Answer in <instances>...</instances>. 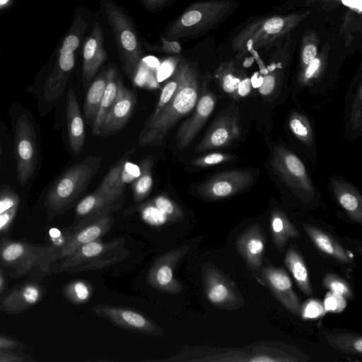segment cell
Here are the masks:
<instances>
[{"label":"cell","instance_id":"6da1fadb","mask_svg":"<svg viewBox=\"0 0 362 362\" xmlns=\"http://www.w3.org/2000/svg\"><path fill=\"white\" fill-rule=\"evenodd\" d=\"M88 25V17L83 13H78L74 16L51 71L43 79H39L28 88V93L36 98L40 116H47L65 94L69 76L75 65V52L83 40Z\"/></svg>","mask_w":362,"mask_h":362},{"label":"cell","instance_id":"7a4b0ae2","mask_svg":"<svg viewBox=\"0 0 362 362\" xmlns=\"http://www.w3.org/2000/svg\"><path fill=\"white\" fill-rule=\"evenodd\" d=\"M8 115L18 182L30 192L42 162L40 128L30 110L20 103L11 105Z\"/></svg>","mask_w":362,"mask_h":362},{"label":"cell","instance_id":"3957f363","mask_svg":"<svg viewBox=\"0 0 362 362\" xmlns=\"http://www.w3.org/2000/svg\"><path fill=\"white\" fill-rule=\"evenodd\" d=\"M177 65L180 70L179 86L155 120L141 131L140 146L161 145L178 121L196 105L200 91L198 74L186 59H180Z\"/></svg>","mask_w":362,"mask_h":362},{"label":"cell","instance_id":"277c9868","mask_svg":"<svg viewBox=\"0 0 362 362\" xmlns=\"http://www.w3.org/2000/svg\"><path fill=\"white\" fill-rule=\"evenodd\" d=\"M101 163L100 156L88 155L64 169L49 182L42 195L49 221L65 212L86 192Z\"/></svg>","mask_w":362,"mask_h":362},{"label":"cell","instance_id":"5b68a950","mask_svg":"<svg viewBox=\"0 0 362 362\" xmlns=\"http://www.w3.org/2000/svg\"><path fill=\"white\" fill-rule=\"evenodd\" d=\"M100 5L112 28L122 69L133 79L144 53L142 37L132 18L115 0H100Z\"/></svg>","mask_w":362,"mask_h":362},{"label":"cell","instance_id":"8992f818","mask_svg":"<svg viewBox=\"0 0 362 362\" xmlns=\"http://www.w3.org/2000/svg\"><path fill=\"white\" fill-rule=\"evenodd\" d=\"M270 149L272 171L283 184L303 201L313 197L315 186L298 156L283 144H271Z\"/></svg>","mask_w":362,"mask_h":362},{"label":"cell","instance_id":"52a82bcc","mask_svg":"<svg viewBox=\"0 0 362 362\" xmlns=\"http://www.w3.org/2000/svg\"><path fill=\"white\" fill-rule=\"evenodd\" d=\"M257 172L255 169H234L222 171L195 183V194L202 199L216 201L239 194L255 182Z\"/></svg>","mask_w":362,"mask_h":362},{"label":"cell","instance_id":"ba28073f","mask_svg":"<svg viewBox=\"0 0 362 362\" xmlns=\"http://www.w3.org/2000/svg\"><path fill=\"white\" fill-rule=\"evenodd\" d=\"M59 250L55 246L42 247L3 239L0 245V262L4 267L14 269L18 275L38 265L42 272H47L52 257Z\"/></svg>","mask_w":362,"mask_h":362},{"label":"cell","instance_id":"9c48e42d","mask_svg":"<svg viewBox=\"0 0 362 362\" xmlns=\"http://www.w3.org/2000/svg\"><path fill=\"white\" fill-rule=\"evenodd\" d=\"M241 127L238 110L233 106L220 112L195 147L202 153L227 147L240 139Z\"/></svg>","mask_w":362,"mask_h":362},{"label":"cell","instance_id":"30bf717a","mask_svg":"<svg viewBox=\"0 0 362 362\" xmlns=\"http://www.w3.org/2000/svg\"><path fill=\"white\" fill-rule=\"evenodd\" d=\"M124 194L125 192H107L95 189L93 193L82 198L75 208L76 221L72 231L121 209Z\"/></svg>","mask_w":362,"mask_h":362},{"label":"cell","instance_id":"8fae6325","mask_svg":"<svg viewBox=\"0 0 362 362\" xmlns=\"http://www.w3.org/2000/svg\"><path fill=\"white\" fill-rule=\"evenodd\" d=\"M216 101V95L209 88L208 81H203L192 115L177 131L175 141L178 150L185 149L192 143L213 112Z\"/></svg>","mask_w":362,"mask_h":362},{"label":"cell","instance_id":"7c38bea8","mask_svg":"<svg viewBox=\"0 0 362 362\" xmlns=\"http://www.w3.org/2000/svg\"><path fill=\"white\" fill-rule=\"evenodd\" d=\"M189 250L188 245L170 250L152 264L147 275L148 284L154 289L169 293H179L183 287L175 278L174 269Z\"/></svg>","mask_w":362,"mask_h":362},{"label":"cell","instance_id":"4fadbf2b","mask_svg":"<svg viewBox=\"0 0 362 362\" xmlns=\"http://www.w3.org/2000/svg\"><path fill=\"white\" fill-rule=\"evenodd\" d=\"M91 310L98 317L108 320L122 329L151 336L163 334L159 325L135 310L106 304H98Z\"/></svg>","mask_w":362,"mask_h":362},{"label":"cell","instance_id":"5bb4252c","mask_svg":"<svg viewBox=\"0 0 362 362\" xmlns=\"http://www.w3.org/2000/svg\"><path fill=\"white\" fill-rule=\"evenodd\" d=\"M202 281L205 296L214 306L226 309L238 305L239 299L232 283L215 266H203Z\"/></svg>","mask_w":362,"mask_h":362},{"label":"cell","instance_id":"9a60e30c","mask_svg":"<svg viewBox=\"0 0 362 362\" xmlns=\"http://www.w3.org/2000/svg\"><path fill=\"white\" fill-rule=\"evenodd\" d=\"M136 103L134 93L121 81L116 100L106 115L99 136L107 137L118 133L132 116Z\"/></svg>","mask_w":362,"mask_h":362},{"label":"cell","instance_id":"2e32d148","mask_svg":"<svg viewBox=\"0 0 362 362\" xmlns=\"http://www.w3.org/2000/svg\"><path fill=\"white\" fill-rule=\"evenodd\" d=\"M103 42L102 28L98 23H95L83 46L82 81L85 88L107 59Z\"/></svg>","mask_w":362,"mask_h":362},{"label":"cell","instance_id":"e0dca14e","mask_svg":"<svg viewBox=\"0 0 362 362\" xmlns=\"http://www.w3.org/2000/svg\"><path fill=\"white\" fill-rule=\"evenodd\" d=\"M65 98V128L68 147L74 156L83 148L86 134L83 117L74 90L69 88Z\"/></svg>","mask_w":362,"mask_h":362},{"label":"cell","instance_id":"ac0fdd59","mask_svg":"<svg viewBox=\"0 0 362 362\" xmlns=\"http://www.w3.org/2000/svg\"><path fill=\"white\" fill-rule=\"evenodd\" d=\"M262 276L281 304L292 314L300 315V300L293 290L291 280L286 271L268 266L263 268Z\"/></svg>","mask_w":362,"mask_h":362},{"label":"cell","instance_id":"d6986e66","mask_svg":"<svg viewBox=\"0 0 362 362\" xmlns=\"http://www.w3.org/2000/svg\"><path fill=\"white\" fill-rule=\"evenodd\" d=\"M113 223L112 216L108 214L76 231H72L67 243L52 257L51 262L64 259L81 245L99 239L111 229Z\"/></svg>","mask_w":362,"mask_h":362},{"label":"cell","instance_id":"ffe728a7","mask_svg":"<svg viewBox=\"0 0 362 362\" xmlns=\"http://www.w3.org/2000/svg\"><path fill=\"white\" fill-rule=\"evenodd\" d=\"M265 243L266 238L262 227L254 224L240 235L235 247L250 267L258 269L262 264Z\"/></svg>","mask_w":362,"mask_h":362},{"label":"cell","instance_id":"44dd1931","mask_svg":"<svg viewBox=\"0 0 362 362\" xmlns=\"http://www.w3.org/2000/svg\"><path fill=\"white\" fill-rule=\"evenodd\" d=\"M331 190L348 216L354 221L362 223V198L358 190L345 179L334 176L330 179Z\"/></svg>","mask_w":362,"mask_h":362},{"label":"cell","instance_id":"7402d4cb","mask_svg":"<svg viewBox=\"0 0 362 362\" xmlns=\"http://www.w3.org/2000/svg\"><path fill=\"white\" fill-rule=\"evenodd\" d=\"M122 239H115L109 242H103L99 239L84 244L71 255L64 258L59 268L66 271L71 268L89 262L103 257L106 253L117 247Z\"/></svg>","mask_w":362,"mask_h":362},{"label":"cell","instance_id":"603a6c76","mask_svg":"<svg viewBox=\"0 0 362 362\" xmlns=\"http://www.w3.org/2000/svg\"><path fill=\"white\" fill-rule=\"evenodd\" d=\"M40 285L29 282L11 291L3 300L1 308L9 313H18L36 304L41 298Z\"/></svg>","mask_w":362,"mask_h":362},{"label":"cell","instance_id":"cb8c5ba5","mask_svg":"<svg viewBox=\"0 0 362 362\" xmlns=\"http://www.w3.org/2000/svg\"><path fill=\"white\" fill-rule=\"evenodd\" d=\"M107 84L101 99L100 106L91 125L92 134L99 136L101 127L108 111L113 105L118 92L121 78L118 74V70L115 65L110 64L107 67Z\"/></svg>","mask_w":362,"mask_h":362},{"label":"cell","instance_id":"d4e9b609","mask_svg":"<svg viewBox=\"0 0 362 362\" xmlns=\"http://www.w3.org/2000/svg\"><path fill=\"white\" fill-rule=\"evenodd\" d=\"M18 181L11 134L6 124L0 119V185Z\"/></svg>","mask_w":362,"mask_h":362},{"label":"cell","instance_id":"484cf974","mask_svg":"<svg viewBox=\"0 0 362 362\" xmlns=\"http://www.w3.org/2000/svg\"><path fill=\"white\" fill-rule=\"evenodd\" d=\"M303 229L315 246L322 252L337 261L344 263L351 262L344 248L324 230L310 225H304Z\"/></svg>","mask_w":362,"mask_h":362},{"label":"cell","instance_id":"4316f807","mask_svg":"<svg viewBox=\"0 0 362 362\" xmlns=\"http://www.w3.org/2000/svg\"><path fill=\"white\" fill-rule=\"evenodd\" d=\"M107 68L92 81L88 87L83 107V117L92 125L97 115L107 84Z\"/></svg>","mask_w":362,"mask_h":362},{"label":"cell","instance_id":"83f0119b","mask_svg":"<svg viewBox=\"0 0 362 362\" xmlns=\"http://www.w3.org/2000/svg\"><path fill=\"white\" fill-rule=\"evenodd\" d=\"M270 227L276 246L282 248L290 238H297L298 233L286 214L279 209L271 213Z\"/></svg>","mask_w":362,"mask_h":362},{"label":"cell","instance_id":"f1b7e54d","mask_svg":"<svg viewBox=\"0 0 362 362\" xmlns=\"http://www.w3.org/2000/svg\"><path fill=\"white\" fill-rule=\"evenodd\" d=\"M285 264L291 272L298 288L307 296L313 294V289L305 262L299 253L290 248L285 256Z\"/></svg>","mask_w":362,"mask_h":362},{"label":"cell","instance_id":"f546056e","mask_svg":"<svg viewBox=\"0 0 362 362\" xmlns=\"http://www.w3.org/2000/svg\"><path fill=\"white\" fill-rule=\"evenodd\" d=\"M153 158L146 157L139 164V173L132 183L133 198L136 203L142 202L150 194L153 185Z\"/></svg>","mask_w":362,"mask_h":362},{"label":"cell","instance_id":"4dcf8cb0","mask_svg":"<svg viewBox=\"0 0 362 362\" xmlns=\"http://www.w3.org/2000/svg\"><path fill=\"white\" fill-rule=\"evenodd\" d=\"M290 131L301 143L307 146L313 144V134L308 119L299 112H293L288 118Z\"/></svg>","mask_w":362,"mask_h":362},{"label":"cell","instance_id":"1f68e13d","mask_svg":"<svg viewBox=\"0 0 362 362\" xmlns=\"http://www.w3.org/2000/svg\"><path fill=\"white\" fill-rule=\"evenodd\" d=\"M180 78V70L177 65L173 76L165 82V85L163 86L156 105L152 113L150 115L149 117L147 119L144 127L151 124L155 120L162 109L173 97L179 86Z\"/></svg>","mask_w":362,"mask_h":362},{"label":"cell","instance_id":"d6a6232c","mask_svg":"<svg viewBox=\"0 0 362 362\" xmlns=\"http://www.w3.org/2000/svg\"><path fill=\"white\" fill-rule=\"evenodd\" d=\"M93 290L90 283L84 280H75L64 287V295L72 303L83 304L89 301Z\"/></svg>","mask_w":362,"mask_h":362},{"label":"cell","instance_id":"836d02e7","mask_svg":"<svg viewBox=\"0 0 362 362\" xmlns=\"http://www.w3.org/2000/svg\"><path fill=\"white\" fill-rule=\"evenodd\" d=\"M145 204L161 213L167 223L178 221L183 217L181 209L167 196L158 195Z\"/></svg>","mask_w":362,"mask_h":362},{"label":"cell","instance_id":"e575fe53","mask_svg":"<svg viewBox=\"0 0 362 362\" xmlns=\"http://www.w3.org/2000/svg\"><path fill=\"white\" fill-rule=\"evenodd\" d=\"M327 340L334 347L343 351L361 354L362 337L347 333L326 334Z\"/></svg>","mask_w":362,"mask_h":362},{"label":"cell","instance_id":"d590c367","mask_svg":"<svg viewBox=\"0 0 362 362\" xmlns=\"http://www.w3.org/2000/svg\"><path fill=\"white\" fill-rule=\"evenodd\" d=\"M237 158L235 154L213 151L193 159L190 165L197 169H206L235 162Z\"/></svg>","mask_w":362,"mask_h":362},{"label":"cell","instance_id":"8d00e7d4","mask_svg":"<svg viewBox=\"0 0 362 362\" xmlns=\"http://www.w3.org/2000/svg\"><path fill=\"white\" fill-rule=\"evenodd\" d=\"M360 84L351 97L349 113L347 115V127L351 133L361 132L362 112V90Z\"/></svg>","mask_w":362,"mask_h":362},{"label":"cell","instance_id":"74e56055","mask_svg":"<svg viewBox=\"0 0 362 362\" xmlns=\"http://www.w3.org/2000/svg\"><path fill=\"white\" fill-rule=\"evenodd\" d=\"M144 47L147 51L159 52L170 54H180L182 52V47L180 42L175 40H167L160 33L158 44H151L148 42L145 39L142 38Z\"/></svg>","mask_w":362,"mask_h":362},{"label":"cell","instance_id":"f35d334b","mask_svg":"<svg viewBox=\"0 0 362 362\" xmlns=\"http://www.w3.org/2000/svg\"><path fill=\"white\" fill-rule=\"evenodd\" d=\"M322 282L324 286L332 292L340 294L344 298H350L352 296L351 289L347 282L335 274L326 275Z\"/></svg>","mask_w":362,"mask_h":362},{"label":"cell","instance_id":"ab89813d","mask_svg":"<svg viewBox=\"0 0 362 362\" xmlns=\"http://www.w3.org/2000/svg\"><path fill=\"white\" fill-rule=\"evenodd\" d=\"M216 76L222 91L233 98H235L238 86L241 79L228 72H218Z\"/></svg>","mask_w":362,"mask_h":362},{"label":"cell","instance_id":"60d3db41","mask_svg":"<svg viewBox=\"0 0 362 362\" xmlns=\"http://www.w3.org/2000/svg\"><path fill=\"white\" fill-rule=\"evenodd\" d=\"M119 259H120V258L116 255L114 257H102L97 259L71 268L66 271L69 272H77L101 269L115 264L119 261Z\"/></svg>","mask_w":362,"mask_h":362},{"label":"cell","instance_id":"b9f144b4","mask_svg":"<svg viewBox=\"0 0 362 362\" xmlns=\"http://www.w3.org/2000/svg\"><path fill=\"white\" fill-rule=\"evenodd\" d=\"M346 306V300L343 296L330 291L327 293L323 302L325 312L341 313Z\"/></svg>","mask_w":362,"mask_h":362},{"label":"cell","instance_id":"7bdbcfd3","mask_svg":"<svg viewBox=\"0 0 362 362\" xmlns=\"http://www.w3.org/2000/svg\"><path fill=\"white\" fill-rule=\"evenodd\" d=\"M325 313L323 305L314 299H309L300 308V315L305 320L320 317Z\"/></svg>","mask_w":362,"mask_h":362},{"label":"cell","instance_id":"ee69618b","mask_svg":"<svg viewBox=\"0 0 362 362\" xmlns=\"http://www.w3.org/2000/svg\"><path fill=\"white\" fill-rule=\"evenodd\" d=\"M25 203L24 202L12 207L0 214V232L7 229L11 225L14 219L18 216L21 209L25 206Z\"/></svg>","mask_w":362,"mask_h":362},{"label":"cell","instance_id":"f6af8a7d","mask_svg":"<svg viewBox=\"0 0 362 362\" xmlns=\"http://www.w3.org/2000/svg\"><path fill=\"white\" fill-rule=\"evenodd\" d=\"M176 0H139L142 6L148 12L156 13L169 6Z\"/></svg>","mask_w":362,"mask_h":362},{"label":"cell","instance_id":"bcb514c9","mask_svg":"<svg viewBox=\"0 0 362 362\" xmlns=\"http://www.w3.org/2000/svg\"><path fill=\"white\" fill-rule=\"evenodd\" d=\"M284 22L280 18H272L266 21L264 30L269 34L279 33L283 28Z\"/></svg>","mask_w":362,"mask_h":362},{"label":"cell","instance_id":"7dc6e473","mask_svg":"<svg viewBox=\"0 0 362 362\" xmlns=\"http://www.w3.org/2000/svg\"><path fill=\"white\" fill-rule=\"evenodd\" d=\"M251 80L249 78L240 81L238 86L235 98L247 96L251 90Z\"/></svg>","mask_w":362,"mask_h":362},{"label":"cell","instance_id":"c3c4849f","mask_svg":"<svg viewBox=\"0 0 362 362\" xmlns=\"http://www.w3.org/2000/svg\"><path fill=\"white\" fill-rule=\"evenodd\" d=\"M24 359L15 354L11 350H0V362H21Z\"/></svg>","mask_w":362,"mask_h":362},{"label":"cell","instance_id":"681fc988","mask_svg":"<svg viewBox=\"0 0 362 362\" xmlns=\"http://www.w3.org/2000/svg\"><path fill=\"white\" fill-rule=\"evenodd\" d=\"M316 54L317 49L314 45H308L305 46L302 54L303 63L308 65L313 59L315 58Z\"/></svg>","mask_w":362,"mask_h":362},{"label":"cell","instance_id":"f907efd6","mask_svg":"<svg viewBox=\"0 0 362 362\" xmlns=\"http://www.w3.org/2000/svg\"><path fill=\"white\" fill-rule=\"evenodd\" d=\"M320 66V61L317 58L313 59L308 64L305 72V78L306 80L312 78L315 74L316 71Z\"/></svg>","mask_w":362,"mask_h":362},{"label":"cell","instance_id":"816d5d0a","mask_svg":"<svg viewBox=\"0 0 362 362\" xmlns=\"http://www.w3.org/2000/svg\"><path fill=\"white\" fill-rule=\"evenodd\" d=\"M18 346V341L11 338L0 336V350H11Z\"/></svg>","mask_w":362,"mask_h":362},{"label":"cell","instance_id":"f5cc1de1","mask_svg":"<svg viewBox=\"0 0 362 362\" xmlns=\"http://www.w3.org/2000/svg\"><path fill=\"white\" fill-rule=\"evenodd\" d=\"M346 6L361 10V0H341Z\"/></svg>","mask_w":362,"mask_h":362},{"label":"cell","instance_id":"db71d44e","mask_svg":"<svg viewBox=\"0 0 362 362\" xmlns=\"http://www.w3.org/2000/svg\"><path fill=\"white\" fill-rule=\"evenodd\" d=\"M4 283V278L2 274V270L0 269V293L3 289V286Z\"/></svg>","mask_w":362,"mask_h":362},{"label":"cell","instance_id":"11a10c76","mask_svg":"<svg viewBox=\"0 0 362 362\" xmlns=\"http://www.w3.org/2000/svg\"><path fill=\"white\" fill-rule=\"evenodd\" d=\"M9 1L10 0H0V7L6 5Z\"/></svg>","mask_w":362,"mask_h":362}]
</instances>
